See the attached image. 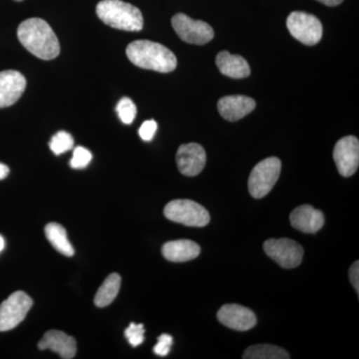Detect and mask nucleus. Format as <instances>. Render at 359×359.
Listing matches in <instances>:
<instances>
[{
    "instance_id": "1",
    "label": "nucleus",
    "mask_w": 359,
    "mask_h": 359,
    "mask_svg": "<svg viewBox=\"0 0 359 359\" xmlns=\"http://www.w3.org/2000/svg\"><path fill=\"white\" fill-rule=\"evenodd\" d=\"M18 37L26 50L42 60H52L60 53V44L55 33L41 18L23 21L18 26Z\"/></svg>"
},
{
    "instance_id": "2",
    "label": "nucleus",
    "mask_w": 359,
    "mask_h": 359,
    "mask_svg": "<svg viewBox=\"0 0 359 359\" xmlns=\"http://www.w3.org/2000/svg\"><path fill=\"white\" fill-rule=\"evenodd\" d=\"M127 57L143 69L169 73L176 69L177 58L164 45L149 40H136L127 46Z\"/></svg>"
},
{
    "instance_id": "3",
    "label": "nucleus",
    "mask_w": 359,
    "mask_h": 359,
    "mask_svg": "<svg viewBox=\"0 0 359 359\" xmlns=\"http://www.w3.org/2000/svg\"><path fill=\"white\" fill-rule=\"evenodd\" d=\"M98 18L105 25L124 32H140L143 15L140 9L122 0H102L96 6Z\"/></svg>"
},
{
    "instance_id": "4",
    "label": "nucleus",
    "mask_w": 359,
    "mask_h": 359,
    "mask_svg": "<svg viewBox=\"0 0 359 359\" xmlns=\"http://www.w3.org/2000/svg\"><path fill=\"white\" fill-rule=\"evenodd\" d=\"M282 162L278 158L269 157L257 163L249 178L250 195L262 199L268 195L280 178Z\"/></svg>"
},
{
    "instance_id": "5",
    "label": "nucleus",
    "mask_w": 359,
    "mask_h": 359,
    "mask_svg": "<svg viewBox=\"0 0 359 359\" xmlns=\"http://www.w3.org/2000/svg\"><path fill=\"white\" fill-rule=\"evenodd\" d=\"M164 215L175 223L197 228L207 226L211 219L209 212L203 205L191 200H174L168 203Z\"/></svg>"
},
{
    "instance_id": "6",
    "label": "nucleus",
    "mask_w": 359,
    "mask_h": 359,
    "mask_svg": "<svg viewBox=\"0 0 359 359\" xmlns=\"http://www.w3.org/2000/svg\"><path fill=\"white\" fill-rule=\"evenodd\" d=\"M287 27L290 34L302 44H318L323 37V25L313 14L294 11L287 20Z\"/></svg>"
},
{
    "instance_id": "7",
    "label": "nucleus",
    "mask_w": 359,
    "mask_h": 359,
    "mask_svg": "<svg viewBox=\"0 0 359 359\" xmlns=\"http://www.w3.org/2000/svg\"><path fill=\"white\" fill-rule=\"evenodd\" d=\"M33 302L25 292H13L0 304V332H8L25 320Z\"/></svg>"
},
{
    "instance_id": "8",
    "label": "nucleus",
    "mask_w": 359,
    "mask_h": 359,
    "mask_svg": "<svg viewBox=\"0 0 359 359\" xmlns=\"http://www.w3.org/2000/svg\"><path fill=\"white\" fill-rule=\"evenodd\" d=\"M172 26L180 39L189 44L204 45L214 39L212 26L202 20H195L184 13L172 18Z\"/></svg>"
},
{
    "instance_id": "9",
    "label": "nucleus",
    "mask_w": 359,
    "mask_h": 359,
    "mask_svg": "<svg viewBox=\"0 0 359 359\" xmlns=\"http://www.w3.org/2000/svg\"><path fill=\"white\" fill-rule=\"evenodd\" d=\"M264 252L283 269H294L302 264L304 249L290 238H271L264 244Z\"/></svg>"
},
{
    "instance_id": "10",
    "label": "nucleus",
    "mask_w": 359,
    "mask_h": 359,
    "mask_svg": "<svg viewBox=\"0 0 359 359\" xmlns=\"http://www.w3.org/2000/svg\"><path fill=\"white\" fill-rule=\"evenodd\" d=\"M334 159L341 176H353L358 171L359 165L358 139L354 136L340 139L334 147Z\"/></svg>"
},
{
    "instance_id": "11",
    "label": "nucleus",
    "mask_w": 359,
    "mask_h": 359,
    "mask_svg": "<svg viewBox=\"0 0 359 359\" xmlns=\"http://www.w3.org/2000/svg\"><path fill=\"white\" fill-rule=\"evenodd\" d=\"M179 171L187 177H195L205 166V149L197 143L184 144L180 146L176 156Z\"/></svg>"
},
{
    "instance_id": "12",
    "label": "nucleus",
    "mask_w": 359,
    "mask_h": 359,
    "mask_svg": "<svg viewBox=\"0 0 359 359\" xmlns=\"http://www.w3.org/2000/svg\"><path fill=\"white\" fill-rule=\"evenodd\" d=\"M217 316L224 327L238 332H247L257 325L254 311L240 304H224L219 309Z\"/></svg>"
},
{
    "instance_id": "13",
    "label": "nucleus",
    "mask_w": 359,
    "mask_h": 359,
    "mask_svg": "<svg viewBox=\"0 0 359 359\" xmlns=\"http://www.w3.org/2000/svg\"><path fill=\"white\" fill-rule=\"evenodd\" d=\"M25 77L15 70L0 72V109L9 107L20 100L26 88Z\"/></svg>"
},
{
    "instance_id": "14",
    "label": "nucleus",
    "mask_w": 359,
    "mask_h": 359,
    "mask_svg": "<svg viewBox=\"0 0 359 359\" xmlns=\"http://www.w3.org/2000/svg\"><path fill=\"white\" fill-rule=\"evenodd\" d=\"M290 221L295 230L304 233H316L325 224V216L313 205H302L292 212Z\"/></svg>"
},
{
    "instance_id": "15",
    "label": "nucleus",
    "mask_w": 359,
    "mask_h": 359,
    "mask_svg": "<svg viewBox=\"0 0 359 359\" xmlns=\"http://www.w3.org/2000/svg\"><path fill=\"white\" fill-rule=\"evenodd\" d=\"M256 101L244 95L224 96L219 99L218 110L224 119L236 122L255 110Z\"/></svg>"
},
{
    "instance_id": "16",
    "label": "nucleus",
    "mask_w": 359,
    "mask_h": 359,
    "mask_svg": "<svg viewBox=\"0 0 359 359\" xmlns=\"http://www.w3.org/2000/svg\"><path fill=\"white\" fill-rule=\"evenodd\" d=\"M39 349H50L58 353L61 358L71 359L76 355L77 346L74 337L60 330H48L39 344Z\"/></svg>"
},
{
    "instance_id": "17",
    "label": "nucleus",
    "mask_w": 359,
    "mask_h": 359,
    "mask_svg": "<svg viewBox=\"0 0 359 359\" xmlns=\"http://www.w3.org/2000/svg\"><path fill=\"white\" fill-rule=\"evenodd\" d=\"M200 252V245L190 240L172 241L162 248L163 256L173 263L192 261L199 257Z\"/></svg>"
},
{
    "instance_id": "18",
    "label": "nucleus",
    "mask_w": 359,
    "mask_h": 359,
    "mask_svg": "<svg viewBox=\"0 0 359 359\" xmlns=\"http://www.w3.org/2000/svg\"><path fill=\"white\" fill-rule=\"evenodd\" d=\"M219 72L224 76L242 79L249 77L250 68L249 63L240 55H233L228 51L219 52L216 58Z\"/></svg>"
},
{
    "instance_id": "19",
    "label": "nucleus",
    "mask_w": 359,
    "mask_h": 359,
    "mask_svg": "<svg viewBox=\"0 0 359 359\" xmlns=\"http://www.w3.org/2000/svg\"><path fill=\"white\" fill-rule=\"evenodd\" d=\"M45 235L47 240L53 245L54 249L65 255L72 257L74 255V248L72 247L67 237V231L58 223H50L45 226Z\"/></svg>"
},
{
    "instance_id": "20",
    "label": "nucleus",
    "mask_w": 359,
    "mask_h": 359,
    "mask_svg": "<svg viewBox=\"0 0 359 359\" xmlns=\"http://www.w3.org/2000/svg\"><path fill=\"white\" fill-rule=\"evenodd\" d=\"M121 287V278L118 273H111L97 290L94 302L98 308H105L112 304Z\"/></svg>"
},
{
    "instance_id": "21",
    "label": "nucleus",
    "mask_w": 359,
    "mask_h": 359,
    "mask_svg": "<svg viewBox=\"0 0 359 359\" xmlns=\"http://www.w3.org/2000/svg\"><path fill=\"white\" fill-rule=\"evenodd\" d=\"M289 353L282 347L271 344H257L248 347L243 358L245 359H289Z\"/></svg>"
},
{
    "instance_id": "22",
    "label": "nucleus",
    "mask_w": 359,
    "mask_h": 359,
    "mask_svg": "<svg viewBox=\"0 0 359 359\" xmlns=\"http://www.w3.org/2000/svg\"><path fill=\"white\" fill-rule=\"evenodd\" d=\"M74 146V140L69 133L60 131L52 137L49 147L55 155H61L71 150Z\"/></svg>"
},
{
    "instance_id": "23",
    "label": "nucleus",
    "mask_w": 359,
    "mask_h": 359,
    "mask_svg": "<svg viewBox=\"0 0 359 359\" xmlns=\"http://www.w3.org/2000/svg\"><path fill=\"white\" fill-rule=\"evenodd\" d=\"M116 111H117L120 120L127 125L133 123L137 114L136 105L131 99L127 98V97H124L118 102Z\"/></svg>"
},
{
    "instance_id": "24",
    "label": "nucleus",
    "mask_w": 359,
    "mask_h": 359,
    "mask_svg": "<svg viewBox=\"0 0 359 359\" xmlns=\"http://www.w3.org/2000/svg\"><path fill=\"white\" fill-rule=\"evenodd\" d=\"M92 154L86 148L76 147L73 152L72 159L70 160V167L73 169H84L91 162Z\"/></svg>"
},
{
    "instance_id": "25",
    "label": "nucleus",
    "mask_w": 359,
    "mask_h": 359,
    "mask_svg": "<svg viewBox=\"0 0 359 359\" xmlns=\"http://www.w3.org/2000/svg\"><path fill=\"white\" fill-rule=\"evenodd\" d=\"M144 334H145V330H144L143 325H136L134 323H130L129 327L125 330V337L133 347L143 344Z\"/></svg>"
},
{
    "instance_id": "26",
    "label": "nucleus",
    "mask_w": 359,
    "mask_h": 359,
    "mask_svg": "<svg viewBox=\"0 0 359 359\" xmlns=\"http://www.w3.org/2000/svg\"><path fill=\"white\" fill-rule=\"evenodd\" d=\"M173 344V337L170 334H164L158 337V344L154 346V353L159 356H166L171 351Z\"/></svg>"
},
{
    "instance_id": "27",
    "label": "nucleus",
    "mask_w": 359,
    "mask_h": 359,
    "mask_svg": "<svg viewBox=\"0 0 359 359\" xmlns=\"http://www.w3.org/2000/svg\"><path fill=\"white\" fill-rule=\"evenodd\" d=\"M158 125L155 120H148L142 124L139 129V135L144 141H151L154 138Z\"/></svg>"
},
{
    "instance_id": "28",
    "label": "nucleus",
    "mask_w": 359,
    "mask_h": 359,
    "mask_svg": "<svg viewBox=\"0 0 359 359\" xmlns=\"http://www.w3.org/2000/svg\"><path fill=\"white\" fill-rule=\"evenodd\" d=\"M359 263L355 262L349 269V280L353 283L354 289L358 292L359 290Z\"/></svg>"
},
{
    "instance_id": "29",
    "label": "nucleus",
    "mask_w": 359,
    "mask_h": 359,
    "mask_svg": "<svg viewBox=\"0 0 359 359\" xmlns=\"http://www.w3.org/2000/svg\"><path fill=\"white\" fill-rule=\"evenodd\" d=\"M320 4H325V6H339L340 4H342L344 0H318Z\"/></svg>"
},
{
    "instance_id": "30",
    "label": "nucleus",
    "mask_w": 359,
    "mask_h": 359,
    "mask_svg": "<svg viewBox=\"0 0 359 359\" xmlns=\"http://www.w3.org/2000/svg\"><path fill=\"white\" fill-rule=\"evenodd\" d=\"M9 174V168L0 163V180L6 179Z\"/></svg>"
},
{
    "instance_id": "31",
    "label": "nucleus",
    "mask_w": 359,
    "mask_h": 359,
    "mask_svg": "<svg viewBox=\"0 0 359 359\" xmlns=\"http://www.w3.org/2000/svg\"><path fill=\"white\" fill-rule=\"evenodd\" d=\"M4 245H6V242H4V238L2 236H0V252L4 249Z\"/></svg>"
},
{
    "instance_id": "32",
    "label": "nucleus",
    "mask_w": 359,
    "mask_h": 359,
    "mask_svg": "<svg viewBox=\"0 0 359 359\" xmlns=\"http://www.w3.org/2000/svg\"><path fill=\"white\" fill-rule=\"evenodd\" d=\"M15 1H22V0H15Z\"/></svg>"
}]
</instances>
